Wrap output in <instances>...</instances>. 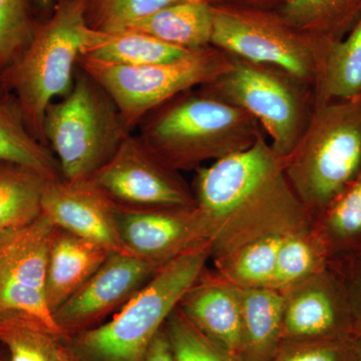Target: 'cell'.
<instances>
[{
    "label": "cell",
    "instance_id": "9a60e30c",
    "mask_svg": "<svg viewBox=\"0 0 361 361\" xmlns=\"http://www.w3.org/2000/svg\"><path fill=\"white\" fill-rule=\"evenodd\" d=\"M118 205L90 179L49 180L42 213L59 229L94 242L111 252L123 248L116 221Z\"/></svg>",
    "mask_w": 361,
    "mask_h": 361
},
{
    "label": "cell",
    "instance_id": "d590c367",
    "mask_svg": "<svg viewBox=\"0 0 361 361\" xmlns=\"http://www.w3.org/2000/svg\"><path fill=\"white\" fill-rule=\"evenodd\" d=\"M30 1L35 16H37V14H39L42 18L39 20H42L51 16L58 0H30Z\"/></svg>",
    "mask_w": 361,
    "mask_h": 361
},
{
    "label": "cell",
    "instance_id": "603a6c76",
    "mask_svg": "<svg viewBox=\"0 0 361 361\" xmlns=\"http://www.w3.org/2000/svg\"><path fill=\"white\" fill-rule=\"evenodd\" d=\"M47 180L32 169L0 161V237L39 217Z\"/></svg>",
    "mask_w": 361,
    "mask_h": 361
},
{
    "label": "cell",
    "instance_id": "e575fe53",
    "mask_svg": "<svg viewBox=\"0 0 361 361\" xmlns=\"http://www.w3.org/2000/svg\"><path fill=\"white\" fill-rule=\"evenodd\" d=\"M212 6L219 4H231V6H240L253 7V8L270 9L278 11L286 4L288 0H207Z\"/></svg>",
    "mask_w": 361,
    "mask_h": 361
},
{
    "label": "cell",
    "instance_id": "6da1fadb",
    "mask_svg": "<svg viewBox=\"0 0 361 361\" xmlns=\"http://www.w3.org/2000/svg\"><path fill=\"white\" fill-rule=\"evenodd\" d=\"M191 187L208 228L211 259L312 223L265 135L245 151L199 168Z\"/></svg>",
    "mask_w": 361,
    "mask_h": 361
},
{
    "label": "cell",
    "instance_id": "5b68a950",
    "mask_svg": "<svg viewBox=\"0 0 361 361\" xmlns=\"http://www.w3.org/2000/svg\"><path fill=\"white\" fill-rule=\"evenodd\" d=\"M311 221L320 217L361 170V97L315 106L300 141L281 160Z\"/></svg>",
    "mask_w": 361,
    "mask_h": 361
},
{
    "label": "cell",
    "instance_id": "44dd1931",
    "mask_svg": "<svg viewBox=\"0 0 361 361\" xmlns=\"http://www.w3.org/2000/svg\"><path fill=\"white\" fill-rule=\"evenodd\" d=\"M0 161L32 169L49 180L61 178L56 156L32 134L18 99L6 92L0 94Z\"/></svg>",
    "mask_w": 361,
    "mask_h": 361
},
{
    "label": "cell",
    "instance_id": "cb8c5ba5",
    "mask_svg": "<svg viewBox=\"0 0 361 361\" xmlns=\"http://www.w3.org/2000/svg\"><path fill=\"white\" fill-rule=\"evenodd\" d=\"M193 51L166 44L145 33L123 30L99 32L82 56L114 65L142 66L177 61Z\"/></svg>",
    "mask_w": 361,
    "mask_h": 361
},
{
    "label": "cell",
    "instance_id": "7a4b0ae2",
    "mask_svg": "<svg viewBox=\"0 0 361 361\" xmlns=\"http://www.w3.org/2000/svg\"><path fill=\"white\" fill-rule=\"evenodd\" d=\"M137 129L145 146L179 173L245 151L265 135L253 116L200 87L159 106Z\"/></svg>",
    "mask_w": 361,
    "mask_h": 361
},
{
    "label": "cell",
    "instance_id": "1f68e13d",
    "mask_svg": "<svg viewBox=\"0 0 361 361\" xmlns=\"http://www.w3.org/2000/svg\"><path fill=\"white\" fill-rule=\"evenodd\" d=\"M355 338L282 342L272 361H350Z\"/></svg>",
    "mask_w": 361,
    "mask_h": 361
},
{
    "label": "cell",
    "instance_id": "30bf717a",
    "mask_svg": "<svg viewBox=\"0 0 361 361\" xmlns=\"http://www.w3.org/2000/svg\"><path fill=\"white\" fill-rule=\"evenodd\" d=\"M56 227L40 214L30 224L0 237V314L35 318L63 341L45 297L49 250Z\"/></svg>",
    "mask_w": 361,
    "mask_h": 361
},
{
    "label": "cell",
    "instance_id": "e0dca14e",
    "mask_svg": "<svg viewBox=\"0 0 361 361\" xmlns=\"http://www.w3.org/2000/svg\"><path fill=\"white\" fill-rule=\"evenodd\" d=\"M113 252L56 228L49 250L45 297L52 314L103 264Z\"/></svg>",
    "mask_w": 361,
    "mask_h": 361
},
{
    "label": "cell",
    "instance_id": "5bb4252c",
    "mask_svg": "<svg viewBox=\"0 0 361 361\" xmlns=\"http://www.w3.org/2000/svg\"><path fill=\"white\" fill-rule=\"evenodd\" d=\"M116 221L125 250L160 266L210 242L208 228L196 206L152 209L118 206Z\"/></svg>",
    "mask_w": 361,
    "mask_h": 361
},
{
    "label": "cell",
    "instance_id": "8992f818",
    "mask_svg": "<svg viewBox=\"0 0 361 361\" xmlns=\"http://www.w3.org/2000/svg\"><path fill=\"white\" fill-rule=\"evenodd\" d=\"M130 134L108 92L78 68L73 89L44 116L45 144L68 180L90 179Z\"/></svg>",
    "mask_w": 361,
    "mask_h": 361
},
{
    "label": "cell",
    "instance_id": "836d02e7",
    "mask_svg": "<svg viewBox=\"0 0 361 361\" xmlns=\"http://www.w3.org/2000/svg\"><path fill=\"white\" fill-rule=\"evenodd\" d=\"M142 361H175L165 329L157 334Z\"/></svg>",
    "mask_w": 361,
    "mask_h": 361
},
{
    "label": "cell",
    "instance_id": "ffe728a7",
    "mask_svg": "<svg viewBox=\"0 0 361 361\" xmlns=\"http://www.w3.org/2000/svg\"><path fill=\"white\" fill-rule=\"evenodd\" d=\"M123 30L145 33L180 49H202L211 45L213 6L205 0L179 2L135 21Z\"/></svg>",
    "mask_w": 361,
    "mask_h": 361
},
{
    "label": "cell",
    "instance_id": "d6a6232c",
    "mask_svg": "<svg viewBox=\"0 0 361 361\" xmlns=\"http://www.w3.org/2000/svg\"><path fill=\"white\" fill-rule=\"evenodd\" d=\"M329 267L336 272L345 291L355 338H361V255L331 259Z\"/></svg>",
    "mask_w": 361,
    "mask_h": 361
},
{
    "label": "cell",
    "instance_id": "277c9868",
    "mask_svg": "<svg viewBox=\"0 0 361 361\" xmlns=\"http://www.w3.org/2000/svg\"><path fill=\"white\" fill-rule=\"evenodd\" d=\"M211 257L206 242L169 261L111 322L73 334L66 348L78 361H142Z\"/></svg>",
    "mask_w": 361,
    "mask_h": 361
},
{
    "label": "cell",
    "instance_id": "52a82bcc",
    "mask_svg": "<svg viewBox=\"0 0 361 361\" xmlns=\"http://www.w3.org/2000/svg\"><path fill=\"white\" fill-rule=\"evenodd\" d=\"M231 58L229 68L200 89L253 116L283 160L310 123L314 110L312 87L277 68Z\"/></svg>",
    "mask_w": 361,
    "mask_h": 361
},
{
    "label": "cell",
    "instance_id": "74e56055",
    "mask_svg": "<svg viewBox=\"0 0 361 361\" xmlns=\"http://www.w3.org/2000/svg\"><path fill=\"white\" fill-rule=\"evenodd\" d=\"M59 361H78L75 357H73V355H71L68 348H66L65 342H63V348H61Z\"/></svg>",
    "mask_w": 361,
    "mask_h": 361
},
{
    "label": "cell",
    "instance_id": "d6986e66",
    "mask_svg": "<svg viewBox=\"0 0 361 361\" xmlns=\"http://www.w3.org/2000/svg\"><path fill=\"white\" fill-rule=\"evenodd\" d=\"M284 299L272 288L241 289L242 361H272L283 329Z\"/></svg>",
    "mask_w": 361,
    "mask_h": 361
},
{
    "label": "cell",
    "instance_id": "f546056e",
    "mask_svg": "<svg viewBox=\"0 0 361 361\" xmlns=\"http://www.w3.org/2000/svg\"><path fill=\"white\" fill-rule=\"evenodd\" d=\"M37 21L30 0H0V73L27 49Z\"/></svg>",
    "mask_w": 361,
    "mask_h": 361
},
{
    "label": "cell",
    "instance_id": "2e32d148",
    "mask_svg": "<svg viewBox=\"0 0 361 361\" xmlns=\"http://www.w3.org/2000/svg\"><path fill=\"white\" fill-rule=\"evenodd\" d=\"M178 308L209 341L242 360L241 288L206 268Z\"/></svg>",
    "mask_w": 361,
    "mask_h": 361
},
{
    "label": "cell",
    "instance_id": "f1b7e54d",
    "mask_svg": "<svg viewBox=\"0 0 361 361\" xmlns=\"http://www.w3.org/2000/svg\"><path fill=\"white\" fill-rule=\"evenodd\" d=\"M185 1L194 0H87L85 18L92 30L118 32L161 8Z\"/></svg>",
    "mask_w": 361,
    "mask_h": 361
},
{
    "label": "cell",
    "instance_id": "60d3db41",
    "mask_svg": "<svg viewBox=\"0 0 361 361\" xmlns=\"http://www.w3.org/2000/svg\"><path fill=\"white\" fill-rule=\"evenodd\" d=\"M356 254H360V255H361V251H360V252H358V253H356Z\"/></svg>",
    "mask_w": 361,
    "mask_h": 361
},
{
    "label": "cell",
    "instance_id": "f35d334b",
    "mask_svg": "<svg viewBox=\"0 0 361 361\" xmlns=\"http://www.w3.org/2000/svg\"><path fill=\"white\" fill-rule=\"evenodd\" d=\"M0 361H7V360H6V358H4V356L0 355Z\"/></svg>",
    "mask_w": 361,
    "mask_h": 361
},
{
    "label": "cell",
    "instance_id": "ab89813d",
    "mask_svg": "<svg viewBox=\"0 0 361 361\" xmlns=\"http://www.w3.org/2000/svg\"><path fill=\"white\" fill-rule=\"evenodd\" d=\"M2 92H4V90H2L1 82H0V94H2Z\"/></svg>",
    "mask_w": 361,
    "mask_h": 361
},
{
    "label": "cell",
    "instance_id": "ac0fdd59",
    "mask_svg": "<svg viewBox=\"0 0 361 361\" xmlns=\"http://www.w3.org/2000/svg\"><path fill=\"white\" fill-rule=\"evenodd\" d=\"M361 97V20L345 37L319 42L313 84L314 106Z\"/></svg>",
    "mask_w": 361,
    "mask_h": 361
},
{
    "label": "cell",
    "instance_id": "83f0119b",
    "mask_svg": "<svg viewBox=\"0 0 361 361\" xmlns=\"http://www.w3.org/2000/svg\"><path fill=\"white\" fill-rule=\"evenodd\" d=\"M63 342L30 316L0 314V345L6 348L7 361H59Z\"/></svg>",
    "mask_w": 361,
    "mask_h": 361
},
{
    "label": "cell",
    "instance_id": "4fadbf2b",
    "mask_svg": "<svg viewBox=\"0 0 361 361\" xmlns=\"http://www.w3.org/2000/svg\"><path fill=\"white\" fill-rule=\"evenodd\" d=\"M282 295L283 342L355 338L345 291L329 265Z\"/></svg>",
    "mask_w": 361,
    "mask_h": 361
},
{
    "label": "cell",
    "instance_id": "4dcf8cb0",
    "mask_svg": "<svg viewBox=\"0 0 361 361\" xmlns=\"http://www.w3.org/2000/svg\"><path fill=\"white\" fill-rule=\"evenodd\" d=\"M164 327L175 361H242L209 341L178 307L169 316Z\"/></svg>",
    "mask_w": 361,
    "mask_h": 361
},
{
    "label": "cell",
    "instance_id": "9c48e42d",
    "mask_svg": "<svg viewBox=\"0 0 361 361\" xmlns=\"http://www.w3.org/2000/svg\"><path fill=\"white\" fill-rule=\"evenodd\" d=\"M212 6L211 45L234 58L277 68L313 89L319 42L297 30L278 11Z\"/></svg>",
    "mask_w": 361,
    "mask_h": 361
},
{
    "label": "cell",
    "instance_id": "484cf974",
    "mask_svg": "<svg viewBox=\"0 0 361 361\" xmlns=\"http://www.w3.org/2000/svg\"><path fill=\"white\" fill-rule=\"evenodd\" d=\"M330 255L312 223L284 235L270 288L283 293L329 267Z\"/></svg>",
    "mask_w": 361,
    "mask_h": 361
},
{
    "label": "cell",
    "instance_id": "3957f363",
    "mask_svg": "<svg viewBox=\"0 0 361 361\" xmlns=\"http://www.w3.org/2000/svg\"><path fill=\"white\" fill-rule=\"evenodd\" d=\"M85 8L87 0H58L51 16L37 21L27 49L0 73L2 90L16 97L28 128L44 145L47 108L73 89L78 58L99 35L87 25Z\"/></svg>",
    "mask_w": 361,
    "mask_h": 361
},
{
    "label": "cell",
    "instance_id": "8d00e7d4",
    "mask_svg": "<svg viewBox=\"0 0 361 361\" xmlns=\"http://www.w3.org/2000/svg\"><path fill=\"white\" fill-rule=\"evenodd\" d=\"M350 361H361V338H355Z\"/></svg>",
    "mask_w": 361,
    "mask_h": 361
},
{
    "label": "cell",
    "instance_id": "ba28073f",
    "mask_svg": "<svg viewBox=\"0 0 361 361\" xmlns=\"http://www.w3.org/2000/svg\"><path fill=\"white\" fill-rule=\"evenodd\" d=\"M231 61V56L209 45L170 63L128 66L80 56L77 66L108 92L126 128L133 133L159 106L220 77Z\"/></svg>",
    "mask_w": 361,
    "mask_h": 361
},
{
    "label": "cell",
    "instance_id": "4316f807",
    "mask_svg": "<svg viewBox=\"0 0 361 361\" xmlns=\"http://www.w3.org/2000/svg\"><path fill=\"white\" fill-rule=\"evenodd\" d=\"M312 225L326 246L330 260L361 251V170Z\"/></svg>",
    "mask_w": 361,
    "mask_h": 361
},
{
    "label": "cell",
    "instance_id": "7c38bea8",
    "mask_svg": "<svg viewBox=\"0 0 361 361\" xmlns=\"http://www.w3.org/2000/svg\"><path fill=\"white\" fill-rule=\"evenodd\" d=\"M161 267L129 252H113L87 281L54 311L59 329L68 338L92 329L111 311L123 307Z\"/></svg>",
    "mask_w": 361,
    "mask_h": 361
},
{
    "label": "cell",
    "instance_id": "d4e9b609",
    "mask_svg": "<svg viewBox=\"0 0 361 361\" xmlns=\"http://www.w3.org/2000/svg\"><path fill=\"white\" fill-rule=\"evenodd\" d=\"M286 233L266 235L211 259L214 269L239 288H270Z\"/></svg>",
    "mask_w": 361,
    "mask_h": 361
},
{
    "label": "cell",
    "instance_id": "8fae6325",
    "mask_svg": "<svg viewBox=\"0 0 361 361\" xmlns=\"http://www.w3.org/2000/svg\"><path fill=\"white\" fill-rule=\"evenodd\" d=\"M114 203L135 209L196 206L192 187L130 134L90 179Z\"/></svg>",
    "mask_w": 361,
    "mask_h": 361
},
{
    "label": "cell",
    "instance_id": "7402d4cb",
    "mask_svg": "<svg viewBox=\"0 0 361 361\" xmlns=\"http://www.w3.org/2000/svg\"><path fill=\"white\" fill-rule=\"evenodd\" d=\"M278 11L317 42H337L361 20V0H288Z\"/></svg>",
    "mask_w": 361,
    "mask_h": 361
}]
</instances>
